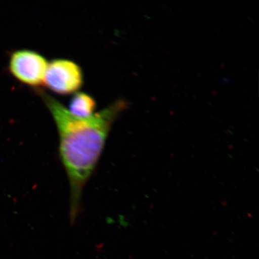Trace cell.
Masks as SVG:
<instances>
[{
	"instance_id": "4",
	"label": "cell",
	"mask_w": 259,
	"mask_h": 259,
	"mask_svg": "<svg viewBox=\"0 0 259 259\" xmlns=\"http://www.w3.org/2000/svg\"><path fill=\"white\" fill-rule=\"evenodd\" d=\"M96 102L92 96L84 92H76L69 103L68 111L76 117L85 118L95 114Z\"/></svg>"
},
{
	"instance_id": "2",
	"label": "cell",
	"mask_w": 259,
	"mask_h": 259,
	"mask_svg": "<svg viewBox=\"0 0 259 259\" xmlns=\"http://www.w3.org/2000/svg\"><path fill=\"white\" fill-rule=\"evenodd\" d=\"M83 83L82 69L74 61L58 58L48 63L45 85L54 93L68 95L76 93Z\"/></svg>"
},
{
	"instance_id": "1",
	"label": "cell",
	"mask_w": 259,
	"mask_h": 259,
	"mask_svg": "<svg viewBox=\"0 0 259 259\" xmlns=\"http://www.w3.org/2000/svg\"><path fill=\"white\" fill-rule=\"evenodd\" d=\"M53 116L59 135L60 153L70 188L71 218L78 212L84 186L98 163L112 126L127 108L119 99L89 118L71 114L62 103L41 90H36Z\"/></svg>"
},
{
	"instance_id": "3",
	"label": "cell",
	"mask_w": 259,
	"mask_h": 259,
	"mask_svg": "<svg viewBox=\"0 0 259 259\" xmlns=\"http://www.w3.org/2000/svg\"><path fill=\"white\" fill-rule=\"evenodd\" d=\"M48 65L46 58L37 52L21 50L12 54L9 69L13 75L22 83L38 87L44 84Z\"/></svg>"
}]
</instances>
